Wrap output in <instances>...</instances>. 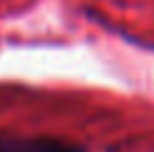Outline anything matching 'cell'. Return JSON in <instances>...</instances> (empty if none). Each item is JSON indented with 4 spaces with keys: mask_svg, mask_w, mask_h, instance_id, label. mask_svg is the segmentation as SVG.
Wrapping results in <instances>:
<instances>
[{
    "mask_svg": "<svg viewBox=\"0 0 154 152\" xmlns=\"http://www.w3.org/2000/svg\"><path fill=\"white\" fill-rule=\"evenodd\" d=\"M0 152H88L83 144L48 135H13L0 132Z\"/></svg>",
    "mask_w": 154,
    "mask_h": 152,
    "instance_id": "1",
    "label": "cell"
}]
</instances>
